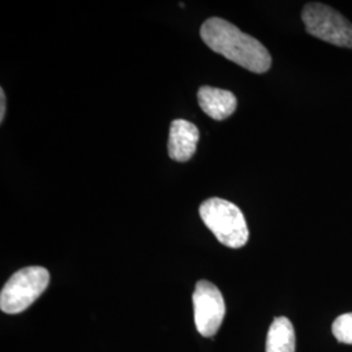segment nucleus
Instances as JSON below:
<instances>
[{"mask_svg":"<svg viewBox=\"0 0 352 352\" xmlns=\"http://www.w3.org/2000/svg\"><path fill=\"white\" fill-rule=\"evenodd\" d=\"M200 34L209 49L253 74H264L272 67V56L264 45L227 20H206Z\"/></svg>","mask_w":352,"mask_h":352,"instance_id":"obj_1","label":"nucleus"},{"mask_svg":"<svg viewBox=\"0 0 352 352\" xmlns=\"http://www.w3.org/2000/svg\"><path fill=\"white\" fill-rule=\"evenodd\" d=\"M200 217L218 241L228 248H241L248 243V226L235 204L218 197L209 199L202 202Z\"/></svg>","mask_w":352,"mask_h":352,"instance_id":"obj_2","label":"nucleus"},{"mask_svg":"<svg viewBox=\"0 0 352 352\" xmlns=\"http://www.w3.org/2000/svg\"><path fill=\"white\" fill-rule=\"evenodd\" d=\"M50 273L42 266H28L16 272L0 292V309L16 315L26 311L45 292Z\"/></svg>","mask_w":352,"mask_h":352,"instance_id":"obj_3","label":"nucleus"},{"mask_svg":"<svg viewBox=\"0 0 352 352\" xmlns=\"http://www.w3.org/2000/svg\"><path fill=\"white\" fill-rule=\"evenodd\" d=\"M302 20L307 33L338 47L352 49V24L340 12L322 3H308Z\"/></svg>","mask_w":352,"mask_h":352,"instance_id":"obj_4","label":"nucleus"},{"mask_svg":"<svg viewBox=\"0 0 352 352\" xmlns=\"http://www.w3.org/2000/svg\"><path fill=\"white\" fill-rule=\"evenodd\" d=\"M195 325L202 337L212 338L223 322L226 304L222 292L209 280H199L192 295Z\"/></svg>","mask_w":352,"mask_h":352,"instance_id":"obj_5","label":"nucleus"},{"mask_svg":"<svg viewBox=\"0 0 352 352\" xmlns=\"http://www.w3.org/2000/svg\"><path fill=\"white\" fill-rule=\"evenodd\" d=\"M200 132L188 120L176 119L170 126L168 155L176 162H187L196 151Z\"/></svg>","mask_w":352,"mask_h":352,"instance_id":"obj_6","label":"nucleus"},{"mask_svg":"<svg viewBox=\"0 0 352 352\" xmlns=\"http://www.w3.org/2000/svg\"><path fill=\"white\" fill-rule=\"evenodd\" d=\"M197 101L202 111L214 120H225L235 113L238 107V100L234 93L213 87L199 89Z\"/></svg>","mask_w":352,"mask_h":352,"instance_id":"obj_7","label":"nucleus"},{"mask_svg":"<svg viewBox=\"0 0 352 352\" xmlns=\"http://www.w3.org/2000/svg\"><path fill=\"white\" fill-rule=\"evenodd\" d=\"M295 330L287 317L274 318L266 337V352H295Z\"/></svg>","mask_w":352,"mask_h":352,"instance_id":"obj_8","label":"nucleus"},{"mask_svg":"<svg viewBox=\"0 0 352 352\" xmlns=\"http://www.w3.org/2000/svg\"><path fill=\"white\" fill-rule=\"evenodd\" d=\"M333 334L340 343L352 344V314L337 317L333 324Z\"/></svg>","mask_w":352,"mask_h":352,"instance_id":"obj_9","label":"nucleus"},{"mask_svg":"<svg viewBox=\"0 0 352 352\" xmlns=\"http://www.w3.org/2000/svg\"><path fill=\"white\" fill-rule=\"evenodd\" d=\"M6 106H7L6 94H4V90L1 88L0 89V123H3L4 116H6Z\"/></svg>","mask_w":352,"mask_h":352,"instance_id":"obj_10","label":"nucleus"}]
</instances>
